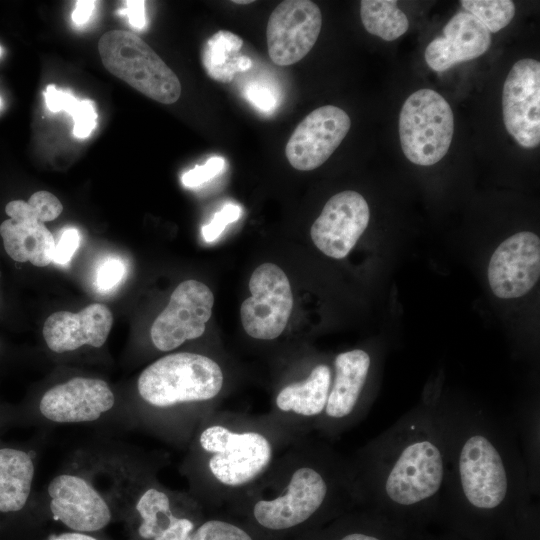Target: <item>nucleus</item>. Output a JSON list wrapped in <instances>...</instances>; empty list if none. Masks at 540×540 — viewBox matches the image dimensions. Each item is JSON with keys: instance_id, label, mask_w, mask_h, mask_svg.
<instances>
[{"instance_id": "obj_1", "label": "nucleus", "mask_w": 540, "mask_h": 540, "mask_svg": "<svg viewBox=\"0 0 540 540\" xmlns=\"http://www.w3.org/2000/svg\"><path fill=\"white\" fill-rule=\"evenodd\" d=\"M447 455L438 526L470 540H511L538 515L523 444L494 413L434 406Z\"/></svg>"}, {"instance_id": "obj_2", "label": "nucleus", "mask_w": 540, "mask_h": 540, "mask_svg": "<svg viewBox=\"0 0 540 540\" xmlns=\"http://www.w3.org/2000/svg\"><path fill=\"white\" fill-rule=\"evenodd\" d=\"M361 505L415 534L438 524L447 479L442 428L433 405L404 414L350 458Z\"/></svg>"}, {"instance_id": "obj_3", "label": "nucleus", "mask_w": 540, "mask_h": 540, "mask_svg": "<svg viewBox=\"0 0 540 540\" xmlns=\"http://www.w3.org/2000/svg\"><path fill=\"white\" fill-rule=\"evenodd\" d=\"M296 440L269 413L216 409L200 422L185 448L180 472L187 492L201 506L236 508Z\"/></svg>"}, {"instance_id": "obj_4", "label": "nucleus", "mask_w": 540, "mask_h": 540, "mask_svg": "<svg viewBox=\"0 0 540 540\" xmlns=\"http://www.w3.org/2000/svg\"><path fill=\"white\" fill-rule=\"evenodd\" d=\"M361 505L355 471L325 440H296L236 507L269 532L330 521Z\"/></svg>"}, {"instance_id": "obj_5", "label": "nucleus", "mask_w": 540, "mask_h": 540, "mask_svg": "<svg viewBox=\"0 0 540 540\" xmlns=\"http://www.w3.org/2000/svg\"><path fill=\"white\" fill-rule=\"evenodd\" d=\"M77 452L106 484L127 540H186L199 524L201 505L187 491L160 482L162 461L155 455L108 438Z\"/></svg>"}, {"instance_id": "obj_6", "label": "nucleus", "mask_w": 540, "mask_h": 540, "mask_svg": "<svg viewBox=\"0 0 540 540\" xmlns=\"http://www.w3.org/2000/svg\"><path fill=\"white\" fill-rule=\"evenodd\" d=\"M225 373L212 357L189 351L164 355L139 374L124 400L127 428L186 448L200 422L216 410Z\"/></svg>"}, {"instance_id": "obj_7", "label": "nucleus", "mask_w": 540, "mask_h": 540, "mask_svg": "<svg viewBox=\"0 0 540 540\" xmlns=\"http://www.w3.org/2000/svg\"><path fill=\"white\" fill-rule=\"evenodd\" d=\"M14 423L28 425H113L127 428L124 404L107 381L75 375L52 384L22 411Z\"/></svg>"}, {"instance_id": "obj_8", "label": "nucleus", "mask_w": 540, "mask_h": 540, "mask_svg": "<svg viewBox=\"0 0 540 540\" xmlns=\"http://www.w3.org/2000/svg\"><path fill=\"white\" fill-rule=\"evenodd\" d=\"M39 525L50 519L67 530L100 534L117 517L111 500L78 452L69 464L37 493Z\"/></svg>"}, {"instance_id": "obj_9", "label": "nucleus", "mask_w": 540, "mask_h": 540, "mask_svg": "<svg viewBox=\"0 0 540 540\" xmlns=\"http://www.w3.org/2000/svg\"><path fill=\"white\" fill-rule=\"evenodd\" d=\"M98 51L105 68L145 96L163 104L181 95L176 74L139 36L123 30L104 33Z\"/></svg>"}, {"instance_id": "obj_10", "label": "nucleus", "mask_w": 540, "mask_h": 540, "mask_svg": "<svg viewBox=\"0 0 540 540\" xmlns=\"http://www.w3.org/2000/svg\"><path fill=\"white\" fill-rule=\"evenodd\" d=\"M37 446L0 441V540H28L36 517Z\"/></svg>"}, {"instance_id": "obj_11", "label": "nucleus", "mask_w": 540, "mask_h": 540, "mask_svg": "<svg viewBox=\"0 0 540 540\" xmlns=\"http://www.w3.org/2000/svg\"><path fill=\"white\" fill-rule=\"evenodd\" d=\"M454 133V115L436 91L420 89L404 102L399 115L402 151L412 163L431 166L448 152Z\"/></svg>"}, {"instance_id": "obj_12", "label": "nucleus", "mask_w": 540, "mask_h": 540, "mask_svg": "<svg viewBox=\"0 0 540 540\" xmlns=\"http://www.w3.org/2000/svg\"><path fill=\"white\" fill-rule=\"evenodd\" d=\"M334 376L325 409L314 431L333 439L366 416L364 391L371 368V357L363 349L338 354L333 362Z\"/></svg>"}, {"instance_id": "obj_13", "label": "nucleus", "mask_w": 540, "mask_h": 540, "mask_svg": "<svg viewBox=\"0 0 540 540\" xmlns=\"http://www.w3.org/2000/svg\"><path fill=\"white\" fill-rule=\"evenodd\" d=\"M251 296L243 301L240 317L245 332L258 340H274L288 323L293 294L288 277L273 263H263L249 280Z\"/></svg>"}, {"instance_id": "obj_14", "label": "nucleus", "mask_w": 540, "mask_h": 540, "mask_svg": "<svg viewBox=\"0 0 540 540\" xmlns=\"http://www.w3.org/2000/svg\"><path fill=\"white\" fill-rule=\"evenodd\" d=\"M213 305L214 296L207 285L193 279L180 283L150 328L154 348L171 352L186 341L201 337Z\"/></svg>"}, {"instance_id": "obj_15", "label": "nucleus", "mask_w": 540, "mask_h": 540, "mask_svg": "<svg viewBox=\"0 0 540 540\" xmlns=\"http://www.w3.org/2000/svg\"><path fill=\"white\" fill-rule=\"evenodd\" d=\"M322 14L310 0H285L270 14L266 29L268 54L278 66L302 60L316 43Z\"/></svg>"}, {"instance_id": "obj_16", "label": "nucleus", "mask_w": 540, "mask_h": 540, "mask_svg": "<svg viewBox=\"0 0 540 540\" xmlns=\"http://www.w3.org/2000/svg\"><path fill=\"white\" fill-rule=\"evenodd\" d=\"M332 376L329 365L318 363L304 377L285 382L269 415L298 439L311 435L325 409Z\"/></svg>"}, {"instance_id": "obj_17", "label": "nucleus", "mask_w": 540, "mask_h": 540, "mask_svg": "<svg viewBox=\"0 0 540 540\" xmlns=\"http://www.w3.org/2000/svg\"><path fill=\"white\" fill-rule=\"evenodd\" d=\"M507 132L524 148L540 143V63L521 59L511 68L502 92Z\"/></svg>"}, {"instance_id": "obj_18", "label": "nucleus", "mask_w": 540, "mask_h": 540, "mask_svg": "<svg viewBox=\"0 0 540 540\" xmlns=\"http://www.w3.org/2000/svg\"><path fill=\"white\" fill-rule=\"evenodd\" d=\"M350 127V117L339 107L326 105L313 110L297 125L286 144L288 162L300 171L316 169L333 154Z\"/></svg>"}, {"instance_id": "obj_19", "label": "nucleus", "mask_w": 540, "mask_h": 540, "mask_svg": "<svg viewBox=\"0 0 540 540\" xmlns=\"http://www.w3.org/2000/svg\"><path fill=\"white\" fill-rule=\"evenodd\" d=\"M370 210L365 198L345 190L332 196L310 229L315 246L325 255L346 257L366 230Z\"/></svg>"}, {"instance_id": "obj_20", "label": "nucleus", "mask_w": 540, "mask_h": 540, "mask_svg": "<svg viewBox=\"0 0 540 540\" xmlns=\"http://www.w3.org/2000/svg\"><path fill=\"white\" fill-rule=\"evenodd\" d=\"M493 294L502 299L527 294L540 276V239L529 231L504 240L492 254L487 270Z\"/></svg>"}, {"instance_id": "obj_21", "label": "nucleus", "mask_w": 540, "mask_h": 540, "mask_svg": "<svg viewBox=\"0 0 540 540\" xmlns=\"http://www.w3.org/2000/svg\"><path fill=\"white\" fill-rule=\"evenodd\" d=\"M113 325V314L102 303H92L78 313L57 311L43 326V337L48 349L63 355L84 346L101 348Z\"/></svg>"}, {"instance_id": "obj_22", "label": "nucleus", "mask_w": 540, "mask_h": 540, "mask_svg": "<svg viewBox=\"0 0 540 540\" xmlns=\"http://www.w3.org/2000/svg\"><path fill=\"white\" fill-rule=\"evenodd\" d=\"M9 219L0 225V235L7 254L17 262L44 267L53 261L55 240L38 214L23 200H13L5 207Z\"/></svg>"}, {"instance_id": "obj_23", "label": "nucleus", "mask_w": 540, "mask_h": 540, "mask_svg": "<svg viewBox=\"0 0 540 540\" xmlns=\"http://www.w3.org/2000/svg\"><path fill=\"white\" fill-rule=\"evenodd\" d=\"M491 33L466 11L455 14L425 49V61L436 72L483 55L490 47Z\"/></svg>"}, {"instance_id": "obj_24", "label": "nucleus", "mask_w": 540, "mask_h": 540, "mask_svg": "<svg viewBox=\"0 0 540 540\" xmlns=\"http://www.w3.org/2000/svg\"><path fill=\"white\" fill-rule=\"evenodd\" d=\"M418 535L374 509L358 506L335 518L317 540H416Z\"/></svg>"}, {"instance_id": "obj_25", "label": "nucleus", "mask_w": 540, "mask_h": 540, "mask_svg": "<svg viewBox=\"0 0 540 540\" xmlns=\"http://www.w3.org/2000/svg\"><path fill=\"white\" fill-rule=\"evenodd\" d=\"M243 40L236 34L219 30L205 43L202 64L206 74L221 83H230L238 73L248 70L252 61L240 54Z\"/></svg>"}, {"instance_id": "obj_26", "label": "nucleus", "mask_w": 540, "mask_h": 540, "mask_svg": "<svg viewBox=\"0 0 540 540\" xmlns=\"http://www.w3.org/2000/svg\"><path fill=\"white\" fill-rule=\"evenodd\" d=\"M360 17L367 32L385 41L396 40L409 27L407 16L395 0H362Z\"/></svg>"}, {"instance_id": "obj_27", "label": "nucleus", "mask_w": 540, "mask_h": 540, "mask_svg": "<svg viewBox=\"0 0 540 540\" xmlns=\"http://www.w3.org/2000/svg\"><path fill=\"white\" fill-rule=\"evenodd\" d=\"M44 97L50 111H65L72 116L76 137L86 138L91 134L96 126L97 113L90 100H78L67 91L57 90L54 85L47 86Z\"/></svg>"}, {"instance_id": "obj_28", "label": "nucleus", "mask_w": 540, "mask_h": 540, "mask_svg": "<svg viewBox=\"0 0 540 540\" xmlns=\"http://www.w3.org/2000/svg\"><path fill=\"white\" fill-rule=\"evenodd\" d=\"M466 12L477 18L490 33L506 27L515 15V5L510 0H462Z\"/></svg>"}, {"instance_id": "obj_29", "label": "nucleus", "mask_w": 540, "mask_h": 540, "mask_svg": "<svg viewBox=\"0 0 540 540\" xmlns=\"http://www.w3.org/2000/svg\"><path fill=\"white\" fill-rule=\"evenodd\" d=\"M186 540H255V538L237 523L211 518L201 521Z\"/></svg>"}, {"instance_id": "obj_30", "label": "nucleus", "mask_w": 540, "mask_h": 540, "mask_svg": "<svg viewBox=\"0 0 540 540\" xmlns=\"http://www.w3.org/2000/svg\"><path fill=\"white\" fill-rule=\"evenodd\" d=\"M225 160L220 156L210 157L203 165H196L185 172L181 181L185 187H198L217 176L224 168Z\"/></svg>"}, {"instance_id": "obj_31", "label": "nucleus", "mask_w": 540, "mask_h": 540, "mask_svg": "<svg viewBox=\"0 0 540 540\" xmlns=\"http://www.w3.org/2000/svg\"><path fill=\"white\" fill-rule=\"evenodd\" d=\"M242 209L233 203L225 204L216 212L209 224L202 227V235L205 241L212 242L219 237L225 227L240 218Z\"/></svg>"}, {"instance_id": "obj_32", "label": "nucleus", "mask_w": 540, "mask_h": 540, "mask_svg": "<svg viewBox=\"0 0 540 540\" xmlns=\"http://www.w3.org/2000/svg\"><path fill=\"white\" fill-rule=\"evenodd\" d=\"M28 203L43 222L56 219L63 211L59 199L54 194L44 190L32 194Z\"/></svg>"}, {"instance_id": "obj_33", "label": "nucleus", "mask_w": 540, "mask_h": 540, "mask_svg": "<svg viewBox=\"0 0 540 540\" xmlns=\"http://www.w3.org/2000/svg\"><path fill=\"white\" fill-rule=\"evenodd\" d=\"M124 273L123 262L116 258H109L100 265L97 271V285L102 290H109L121 281Z\"/></svg>"}, {"instance_id": "obj_34", "label": "nucleus", "mask_w": 540, "mask_h": 540, "mask_svg": "<svg viewBox=\"0 0 540 540\" xmlns=\"http://www.w3.org/2000/svg\"><path fill=\"white\" fill-rule=\"evenodd\" d=\"M80 243V236L75 228L66 229L55 246L53 262L61 265L67 264Z\"/></svg>"}, {"instance_id": "obj_35", "label": "nucleus", "mask_w": 540, "mask_h": 540, "mask_svg": "<svg viewBox=\"0 0 540 540\" xmlns=\"http://www.w3.org/2000/svg\"><path fill=\"white\" fill-rule=\"evenodd\" d=\"M245 96L256 108L270 112L277 106V99L274 93L261 84H251L246 88Z\"/></svg>"}, {"instance_id": "obj_36", "label": "nucleus", "mask_w": 540, "mask_h": 540, "mask_svg": "<svg viewBox=\"0 0 540 540\" xmlns=\"http://www.w3.org/2000/svg\"><path fill=\"white\" fill-rule=\"evenodd\" d=\"M125 9L122 13L128 16L129 23L136 29H142L146 24L145 1L130 0L125 2Z\"/></svg>"}, {"instance_id": "obj_37", "label": "nucleus", "mask_w": 540, "mask_h": 540, "mask_svg": "<svg viewBox=\"0 0 540 540\" xmlns=\"http://www.w3.org/2000/svg\"><path fill=\"white\" fill-rule=\"evenodd\" d=\"M28 540H111L102 533L100 534H91V533H82V532H76V531H62L59 533L50 534L46 537H42L39 539H28Z\"/></svg>"}, {"instance_id": "obj_38", "label": "nucleus", "mask_w": 540, "mask_h": 540, "mask_svg": "<svg viewBox=\"0 0 540 540\" xmlns=\"http://www.w3.org/2000/svg\"><path fill=\"white\" fill-rule=\"evenodd\" d=\"M95 7V1L80 0L76 2L75 9L72 12V20L75 24L83 25L86 23Z\"/></svg>"}, {"instance_id": "obj_39", "label": "nucleus", "mask_w": 540, "mask_h": 540, "mask_svg": "<svg viewBox=\"0 0 540 540\" xmlns=\"http://www.w3.org/2000/svg\"><path fill=\"white\" fill-rule=\"evenodd\" d=\"M416 540H470L455 533L442 530L439 533L432 532L430 530L424 531L419 534Z\"/></svg>"}, {"instance_id": "obj_40", "label": "nucleus", "mask_w": 540, "mask_h": 540, "mask_svg": "<svg viewBox=\"0 0 540 540\" xmlns=\"http://www.w3.org/2000/svg\"><path fill=\"white\" fill-rule=\"evenodd\" d=\"M13 415L12 411L0 410V431L4 426L14 423Z\"/></svg>"}, {"instance_id": "obj_41", "label": "nucleus", "mask_w": 540, "mask_h": 540, "mask_svg": "<svg viewBox=\"0 0 540 540\" xmlns=\"http://www.w3.org/2000/svg\"><path fill=\"white\" fill-rule=\"evenodd\" d=\"M232 2L236 4H249V3H252L253 1L252 0H235Z\"/></svg>"}, {"instance_id": "obj_42", "label": "nucleus", "mask_w": 540, "mask_h": 540, "mask_svg": "<svg viewBox=\"0 0 540 540\" xmlns=\"http://www.w3.org/2000/svg\"><path fill=\"white\" fill-rule=\"evenodd\" d=\"M0 106H1V98H0Z\"/></svg>"}, {"instance_id": "obj_43", "label": "nucleus", "mask_w": 540, "mask_h": 540, "mask_svg": "<svg viewBox=\"0 0 540 540\" xmlns=\"http://www.w3.org/2000/svg\"><path fill=\"white\" fill-rule=\"evenodd\" d=\"M0 54H1V47H0Z\"/></svg>"}, {"instance_id": "obj_44", "label": "nucleus", "mask_w": 540, "mask_h": 540, "mask_svg": "<svg viewBox=\"0 0 540 540\" xmlns=\"http://www.w3.org/2000/svg\"><path fill=\"white\" fill-rule=\"evenodd\" d=\"M0 349H1V345H0Z\"/></svg>"}]
</instances>
